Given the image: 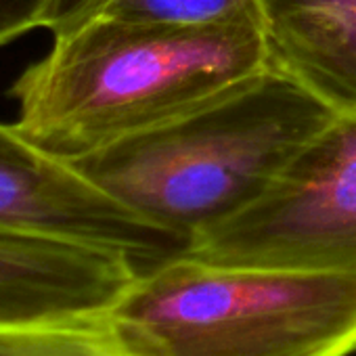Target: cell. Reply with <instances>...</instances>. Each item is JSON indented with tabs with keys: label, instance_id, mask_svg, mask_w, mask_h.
Here are the masks:
<instances>
[{
	"label": "cell",
	"instance_id": "6da1fadb",
	"mask_svg": "<svg viewBox=\"0 0 356 356\" xmlns=\"http://www.w3.org/2000/svg\"><path fill=\"white\" fill-rule=\"evenodd\" d=\"M270 65L258 22L95 17L13 84L15 128L74 161L161 126Z\"/></svg>",
	"mask_w": 356,
	"mask_h": 356
},
{
	"label": "cell",
	"instance_id": "9c48e42d",
	"mask_svg": "<svg viewBox=\"0 0 356 356\" xmlns=\"http://www.w3.org/2000/svg\"><path fill=\"white\" fill-rule=\"evenodd\" d=\"M120 3L122 0H0V47L38 28L61 36L109 13Z\"/></svg>",
	"mask_w": 356,
	"mask_h": 356
},
{
	"label": "cell",
	"instance_id": "7a4b0ae2",
	"mask_svg": "<svg viewBox=\"0 0 356 356\" xmlns=\"http://www.w3.org/2000/svg\"><path fill=\"white\" fill-rule=\"evenodd\" d=\"M333 118L268 65L183 115L72 163L145 220L193 243L258 202Z\"/></svg>",
	"mask_w": 356,
	"mask_h": 356
},
{
	"label": "cell",
	"instance_id": "ba28073f",
	"mask_svg": "<svg viewBox=\"0 0 356 356\" xmlns=\"http://www.w3.org/2000/svg\"><path fill=\"white\" fill-rule=\"evenodd\" d=\"M105 312L0 325V356H128Z\"/></svg>",
	"mask_w": 356,
	"mask_h": 356
},
{
	"label": "cell",
	"instance_id": "277c9868",
	"mask_svg": "<svg viewBox=\"0 0 356 356\" xmlns=\"http://www.w3.org/2000/svg\"><path fill=\"white\" fill-rule=\"evenodd\" d=\"M187 254L220 264L356 273V115H335L258 202L200 233Z\"/></svg>",
	"mask_w": 356,
	"mask_h": 356
},
{
	"label": "cell",
	"instance_id": "3957f363",
	"mask_svg": "<svg viewBox=\"0 0 356 356\" xmlns=\"http://www.w3.org/2000/svg\"><path fill=\"white\" fill-rule=\"evenodd\" d=\"M105 321L128 356H354L356 273L183 254L138 273Z\"/></svg>",
	"mask_w": 356,
	"mask_h": 356
},
{
	"label": "cell",
	"instance_id": "5b68a950",
	"mask_svg": "<svg viewBox=\"0 0 356 356\" xmlns=\"http://www.w3.org/2000/svg\"><path fill=\"white\" fill-rule=\"evenodd\" d=\"M0 233L72 241L118 252L149 270L191 243L118 202L72 161L0 124Z\"/></svg>",
	"mask_w": 356,
	"mask_h": 356
},
{
	"label": "cell",
	"instance_id": "52a82bcc",
	"mask_svg": "<svg viewBox=\"0 0 356 356\" xmlns=\"http://www.w3.org/2000/svg\"><path fill=\"white\" fill-rule=\"evenodd\" d=\"M270 65L356 115V0H256Z\"/></svg>",
	"mask_w": 356,
	"mask_h": 356
},
{
	"label": "cell",
	"instance_id": "8992f818",
	"mask_svg": "<svg viewBox=\"0 0 356 356\" xmlns=\"http://www.w3.org/2000/svg\"><path fill=\"white\" fill-rule=\"evenodd\" d=\"M138 273L118 252L0 233V325L105 312Z\"/></svg>",
	"mask_w": 356,
	"mask_h": 356
}]
</instances>
